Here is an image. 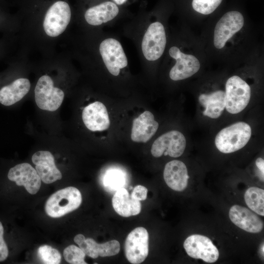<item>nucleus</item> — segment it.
<instances>
[{
    "label": "nucleus",
    "instance_id": "423d86ee",
    "mask_svg": "<svg viewBox=\"0 0 264 264\" xmlns=\"http://www.w3.org/2000/svg\"><path fill=\"white\" fill-rule=\"evenodd\" d=\"M186 146L184 135L177 131H171L159 136L153 143L151 154L155 157L163 154L178 157L184 153Z\"/></svg>",
    "mask_w": 264,
    "mask_h": 264
},
{
    "label": "nucleus",
    "instance_id": "4be33fe9",
    "mask_svg": "<svg viewBox=\"0 0 264 264\" xmlns=\"http://www.w3.org/2000/svg\"><path fill=\"white\" fill-rule=\"evenodd\" d=\"M247 206L258 215L264 216V190L256 187L248 188L244 194Z\"/></svg>",
    "mask_w": 264,
    "mask_h": 264
},
{
    "label": "nucleus",
    "instance_id": "4468645a",
    "mask_svg": "<svg viewBox=\"0 0 264 264\" xmlns=\"http://www.w3.org/2000/svg\"><path fill=\"white\" fill-rule=\"evenodd\" d=\"M32 161L44 183L50 184L62 178L61 172L57 168L54 156L50 152L41 150L35 153L32 156Z\"/></svg>",
    "mask_w": 264,
    "mask_h": 264
},
{
    "label": "nucleus",
    "instance_id": "cd10ccee",
    "mask_svg": "<svg viewBox=\"0 0 264 264\" xmlns=\"http://www.w3.org/2000/svg\"><path fill=\"white\" fill-rule=\"evenodd\" d=\"M4 229L0 221V262L4 261L8 255V249L3 238Z\"/></svg>",
    "mask_w": 264,
    "mask_h": 264
},
{
    "label": "nucleus",
    "instance_id": "f257e3e1",
    "mask_svg": "<svg viewBox=\"0 0 264 264\" xmlns=\"http://www.w3.org/2000/svg\"><path fill=\"white\" fill-rule=\"evenodd\" d=\"M124 32L136 46L140 62L144 65L158 61L167 44L163 24L159 21H146L144 19L130 21Z\"/></svg>",
    "mask_w": 264,
    "mask_h": 264
},
{
    "label": "nucleus",
    "instance_id": "2eb2a0df",
    "mask_svg": "<svg viewBox=\"0 0 264 264\" xmlns=\"http://www.w3.org/2000/svg\"><path fill=\"white\" fill-rule=\"evenodd\" d=\"M82 118L85 126L92 132L106 130L110 125L107 108L99 101L92 102L85 107Z\"/></svg>",
    "mask_w": 264,
    "mask_h": 264
},
{
    "label": "nucleus",
    "instance_id": "412c9836",
    "mask_svg": "<svg viewBox=\"0 0 264 264\" xmlns=\"http://www.w3.org/2000/svg\"><path fill=\"white\" fill-rule=\"evenodd\" d=\"M199 103L205 108L203 114L212 119L219 118L225 108V92L219 90L209 94H201Z\"/></svg>",
    "mask_w": 264,
    "mask_h": 264
},
{
    "label": "nucleus",
    "instance_id": "9b49d317",
    "mask_svg": "<svg viewBox=\"0 0 264 264\" xmlns=\"http://www.w3.org/2000/svg\"><path fill=\"white\" fill-rule=\"evenodd\" d=\"M119 12L115 3L105 1L88 7L84 12V18L88 25L100 28L115 22Z\"/></svg>",
    "mask_w": 264,
    "mask_h": 264
},
{
    "label": "nucleus",
    "instance_id": "0eeeda50",
    "mask_svg": "<svg viewBox=\"0 0 264 264\" xmlns=\"http://www.w3.org/2000/svg\"><path fill=\"white\" fill-rule=\"evenodd\" d=\"M125 253L128 261L139 264L147 258L149 253V234L143 227H138L127 236L125 242Z\"/></svg>",
    "mask_w": 264,
    "mask_h": 264
},
{
    "label": "nucleus",
    "instance_id": "f03ea898",
    "mask_svg": "<svg viewBox=\"0 0 264 264\" xmlns=\"http://www.w3.org/2000/svg\"><path fill=\"white\" fill-rule=\"evenodd\" d=\"M251 136V128L244 122H238L223 128L217 134L215 143L220 152L229 154L244 147Z\"/></svg>",
    "mask_w": 264,
    "mask_h": 264
},
{
    "label": "nucleus",
    "instance_id": "a211bd4d",
    "mask_svg": "<svg viewBox=\"0 0 264 264\" xmlns=\"http://www.w3.org/2000/svg\"><path fill=\"white\" fill-rule=\"evenodd\" d=\"M163 177L170 188L180 192L187 188L189 176L185 164L180 160H173L166 164Z\"/></svg>",
    "mask_w": 264,
    "mask_h": 264
},
{
    "label": "nucleus",
    "instance_id": "5701e85b",
    "mask_svg": "<svg viewBox=\"0 0 264 264\" xmlns=\"http://www.w3.org/2000/svg\"><path fill=\"white\" fill-rule=\"evenodd\" d=\"M38 255L44 264H58L61 262V255L60 252L49 245L41 246L38 249Z\"/></svg>",
    "mask_w": 264,
    "mask_h": 264
},
{
    "label": "nucleus",
    "instance_id": "f3484780",
    "mask_svg": "<svg viewBox=\"0 0 264 264\" xmlns=\"http://www.w3.org/2000/svg\"><path fill=\"white\" fill-rule=\"evenodd\" d=\"M159 124L150 111H145L132 121L131 137L135 142L146 143L154 135Z\"/></svg>",
    "mask_w": 264,
    "mask_h": 264
},
{
    "label": "nucleus",
    "instance_id": "dca6fc26",
    "mask_svg": "<svg viewBox=\"0 0 264 264\" xmlns=\"http://www.w3.org/2000/svg\"><path fill=\"white\" fill-rule=\"evenodd\" d=\"M231 221L242 229L252 233H258L264 228V222L256 213L244 206H232L229 212Z\"/></svg>",
    "mask_w": 264,
    "mask_h": 264
},
{
    "label": "nucleus",
    "instance_id": "393cba45",
    "mask_svg": "<svg viewBox=\"0 0 264 264\" xmlns=\"http://www.w3.org/2000/svg\"><path fill=\"white\" fill-rule=\"evenodd\" d=\"M222 0H193L192 7L197 12L208 15L213 13Z\"/></svg>",
    "mask_w": 264,
    "mask_h": 264
},
{
    "label": "nucleus",
    "instance_id": "aec40b11",
    "mask_svg": "<svg viewBox=\"0 0 264 264\" xmlns=\"http://www.w3.org/2000/svg\"><path fill=\"white\" fill-rule=\"evenodd\" d=\"M112 204L115 211L124 217L137 215L141 209L140 201L133 198L123 187L116 191L112 198Z\"/></svg>",
    "mask_w": 264,
    "mask_h": 264
},
{
    "label": "nucleus",
    "instance_id": "b1692460",
    "mask_svg": "<svg viewBox=\"0 0 264 264\" xmlns=\"http://www.w3.org/2000/svg\"><path fill=\"white\" fill-rule=\"evenodd\" d=\"M64 257L65 260L72 264H87L85 261V253L74 245H70L64 250Z\"/></svg>",
    "mask_w": 264,
    "mask_h": 264
},
{
    "label": "nucleus",
    "instance_id": "6ab92c4d",
    "mask_svg": "<svg viewBox=\"0 0 264 264\" xmlns=\"http://www.w3.org/2000/svg\"><path fill=\"white\" fill-rule=\"evenodd\" d=\"M30 82L25 78H20L0 89V103L5 106L15 104L29 92Z\"/></svg>",
    "mask_w": 264,
    "mask_h": 264
},
{
    "label": "nucleus",
    "instance_id": "c756f323",
    "mask_svg": "<svg viewBox=\"0 0 264 264\" xmlns=\"http://www.w3.org/2000/svg\"><path fill=\"white\" fill-rule=\"evenodd\" d=\"M112 1L117 5H120L125 3L127 0H112Z\"/></svg>",
    "mask_w": 264,
    "mask_h": 264
},
{
    "label": "nucleus",
    "instance_id": "9d476101",
    "mask_svg": "<svg viewBox=\"0 0 264 264\" xmlns=\"http://www.w3.org/2000/svg\"><path fill=\"white\" fill-rule=\"evenodd\" d=\"M168 53L169 56L176 61L169 72V77L172 80L179 81L187 79L199 69L198 60L194 55L183 53L178 47L171 46Z\"/></svg>",
    "mask_w": 264,
    "mask_h": 264
},
{
    "label": "nucleus",
    "instance_id": "ddd939ff",
    "mask_svg": "<svg viewBox=\"0 0 264 264\" xmlns=\"http://www.w3.org/2000/svg\"><path fill=\"white\" fill-rule=\"evenodd\" d=\"M74 241L86 255L94 259L99 256L105 257L114 256L120 251V243L115 240L100 244L93 239H86L83 235L78 234L75 236Z\"/></svg>",
    "mask_w": 264,
    "mask_h": 264
},
{
    "label": "nucleus",
    "instance_id": "1a4fd4ad",
    "mask_svg": "<svg viewBox=\"0 0 264 264\" xmlns=\"http://www.w3.org/2000/svg\"><path fill=\"white\" fill-rule=\"evenodd\" d=\"M244 19L239 12L226 13L218 22L214 30V44L218 49L223 48L227 41L243 27Z\"/></svg>",
    "mask_w": 264,
    "mask_h": 264
},
{
    "label": "nucleus",
    "instance_id": "7ed1b4c3",
    "mask_svg": "<svg viewBox=\"0 0 264 264\" xmlns=\"http://www.w3.org/2000/svg\"><path fill=\"white\" fill-rule=\"evenodd\" d=\"M82 202L79 190L74 187H68L53 194L45 205L46 214L52 218H59L77 209Z\"/></svg>",
    "mask_w": 264,
    "mask_h": 264
},
{
    "label": "nucleus",
    "instance_id": "c85d7f7f",
    "mask_svg": "<svg viewBox=\"0 0 264 264\" xmlns=\"http://www.w3.org/2000/svg\"><path fill=\"white\" fill-rule=\"evenodd\" d=\"M255 164L257 167L259 169L261 173L262 177L264 178V160L261 157L258 158L255 161Z\"/></svg>",
    "mask_w": 264,
    "mask_h": 264
},
{
    "label": "nucleus",
    "instance_id": "39448f33",
    "mask_svg": "<svg viewBox=\"0 0 264 264\" xmlns=\"http://www.w3.org/2000/svg\"><path fill=\"white\" fill-rule=\"evenodd\" d=\"M225 93V109L231 114H237L242 111L248 104L251 89L245 81L234 75L227 80Z\"/></svg>",
    "mask_w": 264,
    "mask_h": 264
},
{
    "label": "nucleus",
    "instance_id": "bb28decb",
    "mask_svg": "<svg viewBox=\"0 0 264 264\" xmlns=\"http://www.w3.org/2000/svg\"><path fill=\"white\" fill-rule=\"evenodd\" d=\"M147 189L142 185H138L136 186L131 194V197L139 201L145 200L147 196Z\"/></svg>",
    "mask_w": 264,
    "mask_h": 264
},
{
    "label": "nucleus",
    "instance_id": "20e7f679",
    "mask_svg": "<svg viewBox=\"0 0 264 264\" xmlns=\"http://www.w3.org/2000/svg\"><path fill=\"white\" fill-rule=\"evenodd\" d=\"M34 97L36 104L40 109L55 111L61 106L65 93L62 89L54 86L50 76L43 75L36 83Z\"/></svg>",
    "mask_w": 264,
    "mask_h": 264
},
{
    "label": "nucleus",
    "instance_id": "f8f14e48",
    "mask_svg": "<svg viewBox=\"0 0 264 264\" xmlns=\"http://www.w3.org/2000/svg\"><path fill=\"white\" fill-rule=\"evenodd\" d=\"M8 179L15 181L18 186H23L32 195L36 194L40 189L41 179L36 169L30 164L22 163L11 168L8 173Z\"/></svg>",
    "mask_w": 264,
    "mask_h": 264
},
{
    "label": "nucleus",
    "instance_id": "6e6552de",
    "mask_svg": "<svg viewBox=\"0 0 264 264\" xmlns=\"http://www.w3.org/2000/svg\"><path fill=\"white\" fill-rule=\"evenodd\" d=\"M183 247L190 257L201 259L206 263H215L219 257L218 248L205 236L194 234L189 236L185 240Z\"/></svg>",
    "mask_w": 264,
    "mask_h": 264
},
{
    "label": "nucleus",
    "instance_id": "a878e982",
    "mask_svg": "<svg viewBox=\"0 0 264 264\" xmlns=\"http://www.w3.org/2000/svg\"><path fill=\"white\" fill-rule=\"evenodd\" d=\"M124 184V176L121 172L118 171H111L108 173L104 177V185L111 190L116 191L123 187Z\"/></svg>",
    "mask_w": 264,
    "mask_h": 264
}]
</instances>
